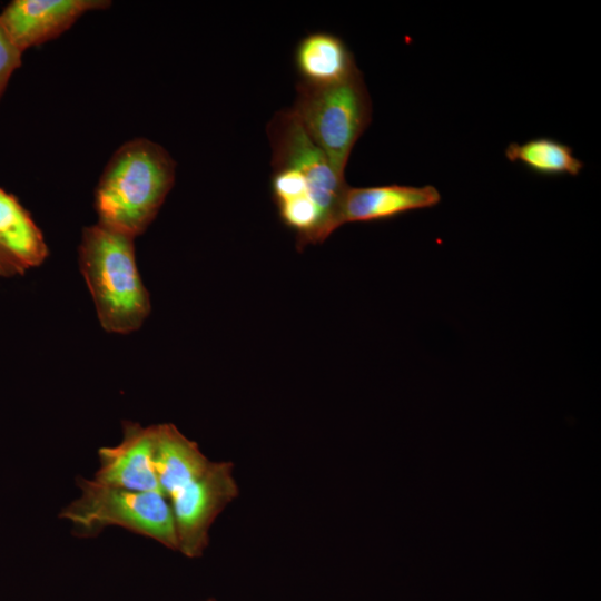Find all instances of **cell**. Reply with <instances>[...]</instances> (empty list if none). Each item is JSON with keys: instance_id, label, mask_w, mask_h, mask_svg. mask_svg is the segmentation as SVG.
Masks as SVG:
<instances>
[{"instance_id": "1", "label": "cell", "mask_w": 601, "mask_h": 601, "mask_svg": "<svg viewBox=\"0 0 601 601\" xmlns=\"http://www.w3.org/2000/svg\"><path fill=\"white\" fill-rule=\"evenodd\" d=\"M272 149L270 191L278 216L313 214L331 235L341 227L348 185L309 138L290 109L276 111L266 126Z\"/></svg>"}, {"instance_id": "2", "label": "cell", "mask_w": 601, "mask_h": 601, "mask_svg": "<svg viewBox=\"0 0 601 601\" xmlns=\"http://www.w3.org/2000/svg\"><path fill=\"white\" fill-rule=\"evenodd\" d=\"M176 178V162L147 138L124 142L111 155L95 188L98 223L132 238L156 218Z\"/></svg>"}, {"instance_id": "3", "label": "cell", "mask_w": 601, "mask_h": 601, "mask_svg": "<svg viewBox=\"0 0 601 601\" xmlns=\"http://www.w3.org/2000/svg\"><path fill=\"white\" fill-rule=\"evenodd\" d=\"M134 239L99 223L82 229L78 248L80 272L100 325L109 333L135 332L150 313V297L137 268Z\"/></svg>"}, {"instance_id": "4", "label": "cell", "mask_w": 601, "mask_h": 601, "mask_svg": "<svg viewBox=\"0 0 601 601\" xmlns=\"http://www.w3.org/2000/svg\"><path fill=\"white\" fill-rule=\"evenodd\" d=\"M76 483L78 496L58 513L76 535L95 536L106 528L118 526L178 552L171 505L161 492L120 489L80 476Z\"/></svg>"}, {"instance_id": "5", "label": "cell", "mask_w": 601, "mask_h": 601, "mask_svg": "<svg viewBox=\"0 0 601 601\" xmlns=\"http://www.w3.org/2000/svg\"><path fill=\"white\" fill-rule=\"evenodd\" d=\"M289 109L334 169L345 177L351 151L372 120V102L359 69L333 85L299 81Z\"/></svg>"}, {"instance_id": "6", "label": "cell", "mask_w": 601, "mask_h": 601, "mask_svg": "<svg viewBox=\"0 0 601 601\" xmlns=\"http://www.w3.org/2000/svg\"><path fill=\"white\" fill-rule=\"evenodd\" d=\"M239 493L229 461H210L196 476L167 496L176 525L178 552L200 558L209 544V532L220 513Z\"/></svg>"}, {"instance_id": "7", "label": "cell", "mask_w": 601, "mask_h": 601, "mask_svg": "<svg viewBox=\"0 0 601 601\" xmlns=\"http://www.w3.org/2000/svg\"><path fill=\"white\" fill-rule=\"evenodd\" d=\"M110 6L109 0H13L0 13V26L23 53L58 38L87 12Z\"/></svg>"}, {"instance_id": "8", "label": "cell", "mask_w": 601, "mask_h": 601, "mask_svg": "<svg viewBox=\"0 0 601 601\" xmlns=\"http://www.w3.org/2000/svg\"><path fill=\"white\" fill-rule=\"evenodd\" d=\"M99 466L93 480L134 491H160L155 470V425L125 421L122 439L98 450Z\"/></svg>"}, {"instance_id": "9", "label": "cell", "mask_w": 601, "mask_h": 601, "mask_svg": "<svg viewBox=\"0 0 601 601\" xmlns=\"http://www.w3.org/2000/svg\"><path fill=\"white\" fill-rule=\"evenodd\" d=\"M440 201V191L431 185L348 186L341 206V225L387 220L408 211L434 207Z\"/></svg>"}, {"instance_id": "10", "label": "cell", "mask_w": 601, "mask_h": 601, "mask_svg": "<svg viewBox=\"0 0 601 601\" xmlns=\"http://www.w3.org/2000/svg\"><path fill=\"white\" fill-rule=\"evenodd\" d=\"M294 63L300 82L312 86L337 83L358 70L344 40L328 31L304 36L295 48Z\"/></svg>"}, {"instance_id": "11", "label": "cell", "mask_w": 601, "mask_h": 601, "mask_svg": "<svg viewBox=\"0 0 601 601\" xmlns=\"http://www.w3.org/2000/svg\"><path fill=\"white\" fill-rule=\"evenodd\" d=\"M210 461L198 444L174 424L155 425V470L160 491L166 497L203 472Z\"/></svg>"}, {"instance_id": "12", "label": "cell", "mask_w": 601, "mask_h": 601, "mask_svg": "<svg viewBox=\"0 0 601 601\" xmlns=\"http://www.w3.org/2000/svg\"><path fill=\"white\" fill-rule=\"evenodd\" d=\"M0 246L26 270L40 266L49 254L43 234L29 211L1 187Z\"/></svg>"}, {"instance_id": "13", "label": "cell", "mask_w": 601, "mask_h": 601, "mask_svg": "<svg viewBox=\"0 0 601 601\" xmlns=\"http://www.w3.org/2000/svg\"><path fill=\"white\" fill-rule=\"evenodd\" d=\"M505 157L543 176H578L584 167L570 146L549 137L532 138L523 144L511 142L505 149Z\"/></svg>"}, {"instance_id": "14", "label": "cell", "mask_w": 601, "mask_h": 601, "mask_svg": "<svg viewBox=\"0 0 601 601\" xmlns=\"http://www.w3.org/2000/svg\"><path fill=\"white\" fill-rule=\"evenodd\" d=\"M21 65L22 52L11 43L0 26V99L8 87L10 78Z\"/></svg>"}, {"instance_id": "15", "label": "cell", "mask_w": 601, "mask_h": 601, "mask_svg": "<svg viewBox=\"0 0 601 601\" xmlns=\"http://www.w3.org/2000/svg\"><path fill=\"white\" fill-rule=\"evenodd\" d=\"M26 269L4 248L0 246V276L21 275Z\"/></svg>"}, {"instance_id": "16", "label": "cell", "mask_w": 601, "mask_h": 601, "mask_svg": "<svg viewBox=\"0 0 601 601\" xmlns=\"http://www.w3.org/2000/svg\"><path fill=\"white\" fill-rule=\"evenodd\" d=\"M205 601H217V600L214 599V598H209V599H207V600H205Z\"/></svg>"}]
</instances>
